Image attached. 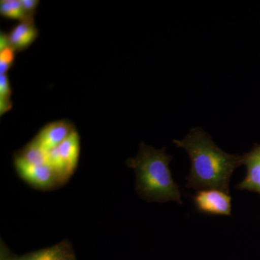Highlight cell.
I'll return each instance as SVG.
<instances>
[{"mask_svg":"<svg viewBox=\"0 0 260 260\" xmlns=\"http://www.w3.org/2000/svg\"><path fill=\"white\" fill-rule=\"evenodd\" d=\"M174 143L185 150L190 158L187 187L196 190L217 189L230 194L231 178L242 165V156L224 152L201 128L191 129L184 139L174 140Z\"/></svg>","mask_w":260,"mask_h":260,"instance_id":"obj_1","label":"cell"},{"mask_svg":"<svg viewBox=\"0 0 260 260\" xmlns=\"http://www.w3.org/2000/svg\"><path fill=\"white\" fill-rule=\"evenodd\" d=\"M166 150L141 143L137 156L128 159L126 164L135 169L137 191L143 199L159 203L175 201L182 204L179 186L169 169L172 156L168 155Z\"/></svg>","mask_w":260,"mask_h":260,"instance_id":"obj_2","label":"cell"},{"mask_svg":"<svg viewBox=\"0 0 260 260\" xmlns=\"http://www.w3.org/2000/svg\"><path fill=\"white\" fill-rule=\"evenodd\" d=\"M80 150V137L75 130L59 146L47 152V164L55 173L60 185L74 174L79 161Z\"/></svg>","mask_w":260,"mask_h":260,"instance_id":"obj_3","label":"cell"},{"mask_svg":"<svg viewBox=\"0 0 260 260\" xmlns=\"http://www.w3.org/2000/svg\"><path fill=\"white\" fill-rule=\"evenodd\" d=\"M14 164L20 178L32 187L44 190L60 185L55 173L47 164L36 165L15 155Z\"/></svg>","mask_w":260,"mask_h":260,"instance_id":"obj_4","label":"cell"},{"mask_svg":"<svg viewBox=\"0 0 260 260\" xmlns=\"http://www.w3.org/2000/svg\"><path fill=\"white\" fill-rule=\"evenodd\" d=\"M229 194L220 189H203L194 197V203L201 213L208 215H231L232 198Z\"/></svg>","mask_w":260,"mask_h":260,"instance_id":"obj_5","label":"cell"},{"mask_svg":"<svg viewBox=\"0 0 260 260\" xmlns=\"http://www.w3.org/2000/svg\"><path fill=\"white\" fill-rule=\"evenodd\" d=\"M75 130L70 121H53L44 126L34 140L44 150L49 151L59 146Z\"/></svg>","mask_w":260,"mask_h":260,"instance_id":"obj_6","label":"cell"},{"mask_svg":"<svg viewBox=\"0 0 260 260\" xmlns=\"http://www.w3.org/2000/svg\"><path fill=\"white\" fill-rule=\"evenodd\" d=\"M242 164L246 168V175L237 187L241 190L255 191L260 194V145L242 155Z\"/></svg>","mask_w":260,"mask_h":260,"instance_id":"obj_7","label":"cell"},{"mask_svg":"<svg viewBox=\"0 0 260 260\" xmlns=\"http://www.w3.org/2000/svg\"><path fill=\"white\" fill-rule=\"evenodd\" d=\"M8 36V42L15 51L25 50L37 39L39 30L34 19L20 21L12 28Z\"/></svg>","mask_w":260,"mask_h":260,"instance_id":"obj_8","label":"cell"},{"mask_svg":"<svg viewBox=\"0 0 260 260\" xmlns=\"http://www.w3.org/2000/svg\"><path fill=\"white\" fill-rule=\"evenodd\" d=\"M74 257L69 243L64 241L47 249L29 253L20 257L12 258V260H71Z\"/></svg>","mask_w":260,"mask_h":260,"instance_id":"obj_9","label":"cell"},{"mask_svg":"<svg viewBox=\"0 0 260 260\" xmlns=\"http://www.w3.org/2000/svg\"><path fill=\"white\" fill-rule=\"evenodd\" d=\"M47 152L32 140L15 155L30 164L42 165L47 164Z\"/></svg>","mask_w":260,"mask_h":260,"instance_id":"obj_10","label":"cell"},{"mask_svg":"<svg viewBox=\"0 0 260 260\" xmlns=\"http://www.w3.org/2000/svg\"><path fill=\"white\" fill-rule=\"evenodd\" d=\"M15 59V50L8 42V36L1 32L0 37V75H5L12 68Z\"/></svg>","mask_w":260,"mask_h":260,"instance_id":"obj_11","label":"cell"},{"mask_svg":"<svg viewBox=\"0 0 260 260\" xmlns=\"http://www.w3.org/2000/svg\"><path fill=\"white\" fill-rule=\"evenodd\" d=\"M0 14L4 18L18 20L20 22L25 20L21 0H2Z\"/></svg>","mask_w":260,"mask_h":260,"instance_id":"obj_12","label":"cell"},{"mask_svg":"<svg viewBox=\"0 0 260 260\" xmlns=\"http://www.w3.org/2000/svg\"><path fill=\"white\" fill-rule=\"evenodd\" d=\"M11 87L7 75H0V113L1 115L11 109Z\"/></svg>","mask_w":260,"mask_h":260,"instance_id":"obj_13","label":"cell"},{"mask_svg":"<svg viewBox=\"0 0 260 260\" xmlns=\"http://www.w3.org/2000/svg\"><path fill=\"white\" fill-rule=\"evenodd\" d=\"M39 1L37 0H21L22 7L24 14H25V20H30L32 18L34 13L38 5H39Z\"/></svg>","mask_w":260,"mask_h":260,"instance_id":"obj_14","label":"cell"},{"mask_svg":"<svg viewBox=\"0 0 260 260\" xmlns=\"http://www.w3.org/2000/svg\"><path fill=\"white\" fill-rule=\"evenodd\" d=\"M2 260H12V258L3 256V257H2Z\"/></svg>","mask_w":260,"mask_h":260,"instance_id":"obj_15","label":"cell"},{"mask_svg":"<svg viewBox=\"0 0 260 260\" xmlns=\"http://www.w3.org/2000/svg\"><path fill=\"white\" fill-rule=\"evenodd\" d=\"M71 260H75V258H73V259H72Z\"/></svg>","mask_w":260,"mask_h":260,"instance_id":"obj_16","label":"cell"}]
</instances>
